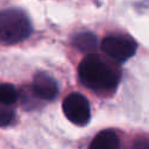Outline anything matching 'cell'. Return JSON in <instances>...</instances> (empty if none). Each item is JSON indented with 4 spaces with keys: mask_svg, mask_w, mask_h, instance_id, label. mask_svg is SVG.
Here are the masks:
<instances>
[{
    "mask_svg": "<svg viewBox=\"0 0 149 149\" xmlns=\"http://www.w3.org/2000/svg\"><path fill=\"white\" fill-rule=\"evenodd\" d=\"M78 74L81 83L98 93L112 92L120 81L119 72L99 56L88 54L79 64Z\"/></svg>",
    "mask_w": 149,
    "mask_h": 149,
    "instance_id": "1",
    "label": "cell"
},
{
    "mask_svg": "<svg viewBox=\"0 0 149 149\" xmlns=\"http://www.w3.org/2000/svg\"><path fill=\"white\" fill-rule=\"evenodd\" d=\"M33 33V26L27 13L20 8L0 10V43L10 45L27 40Z\"/></svg>",
    "mask_w": 149,
    "mask_h": 149,
    "instance_id": "2",
    "label": "cell"
},
{
    "mask_svg": "<svg viewBox=\"0 0 149 149\" xmlns=\"http://www.w3.org/2000/svg\"><path fill=\"white\" fill-rule=\"evenodd\" d=\"M102 51L116 63H123L134 56L137 44L128 36L123 35H108L101 42Z\"/></svg>",
    "mask_w": 149,
    "mask_h": 149,
    "instance_id": "3",
    "label": "cell"
},
{
    "mask_svg": "<svg viewBox=\"0 0 149 149\" xmlns=\"http://www.w3.org/2000/svg\"><path fill=\"white\" fill-rule=\"evenodd\" d=\"M63 112L69 121L77 126H85L91 119V108L87 99L80 93H70L63 100Z\"/></svg>",
    "mask_w": 149,
    "mask_h": 149,
    "instance_id": "4",
    "label": "cell"
},
{
    "mask_svg": "<svg viewBox=\"0 0 149 149\" xmlns=\"http://www.w3.org/2000/svg\"><path fill=\"white\" fill-rule=\"evenodd\" d=\"M31 91L38 99L51 101L58 94V86L56 80L45 72H38L33 79Z\"/></svg>",
    "mask_w": 149,
    "mask_h": 149,
    "instance_id": "5",
    "label": "cell"
},
{
    "mask_svg": "<svg viewBox=\"0 0 149 149\" xmlns=\"http://www.w3.org/2000/svg\"><path fill=\"white\" fill-rule=\"evenodd\" d=\"M119 136L113 130H102L93 139L90 144L91 149H115L119 148Z\"/></svg>",
    "mask_w": 149,
    "mask_h": 149,
    "instance_id": "6",
    "label": "cell"
},
{
    "mask_svg": "<svg viewBox=\"0 0 149 149\" xmlns=\"http://www.w3.org/2000/svg\"><path fill=\"white\" fill-rule=\"evenodd\" d=\"M73 44L80 51L92 54L97 48V38L92 33H80L74 36Z\"/></svg>",
    "mask_w": 149,
    "mask_h": 149,
    "instance_id": "7",
    "label": "cell"
},
{
    "mask_svg": "<svg viewBox=\"0 0 149 149\" xmlns=\"http://www.w3.org/2000/svg\"><path fill=\"white\" fill-rule=\"evenodd\" d=\"M17 99H19V92L12 84L8 83L0 84V104L12 106L17 101Z\"/></svg>",
    "mask_w": 149,
    "mask_h": 149,
    "instance_id": "8",
    "label": "cell"
},
{
    "mask_svg": "<svg viewBox=\"0 0 149 149\" xmlns=\"http://www.w3.org/2000/svg\"><path fill=\"white\" fill-rule=\"evenodd\" d=\"M15 118V112L14 109L8 106L0 104V127H6L9 126Z\"/></svg>",
    "mask_w": 149,
    "mask_h": 149,
    "instance_id": "9",
    "label": "cell"
}]
</instances>
